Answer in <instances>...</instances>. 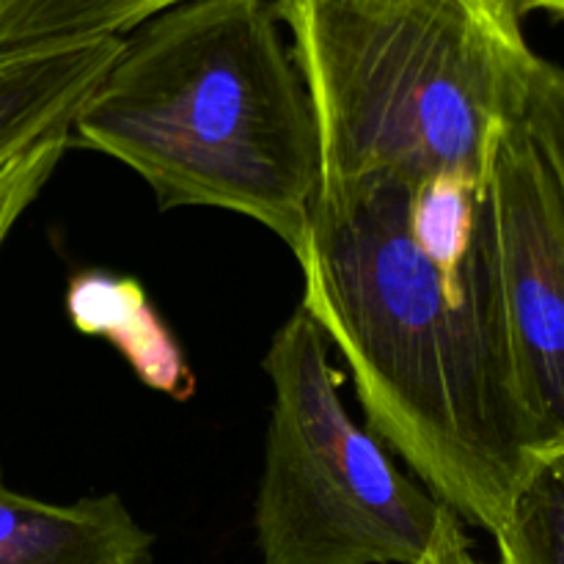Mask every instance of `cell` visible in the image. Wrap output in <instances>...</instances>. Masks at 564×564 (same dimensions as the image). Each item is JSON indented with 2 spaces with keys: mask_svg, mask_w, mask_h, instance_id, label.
I'll return each instance as SVG.
<instances>
[{
  "mask_svg": "<svg viewBox=\"0 0 564 564\" xmlns=\"http://www.w3.org/2000/svg\"><path fill=\"white\" fill-rule=\"evenodd\" d=\"M295 257L301 308L345 358L369 430L496 538L540 455L507 356L488 193L468 253L441 257L413 224V182L323 185Z\"/></svg>",
  "mask_w": 564,
  "mask_h": 564,
  "instance_id": "obj_1",
  "label": "cell"
},
{
  "mask_svg": "<svg viewBox=\"0 0 564 564\" xmlns=\"http://www.w3.org/2000/svg\"><path fill=\"white\" fill-rule=\"evenodd\" d=\"M69 141L135 171L160 209L218 207L301 248L319 132L268 0H191L124 36Z\"/></svg>",
  "mask_w": 564,
  "mask_h": 564,
  "instance_id": "obj_2",
  "label": "cell"
},
{
  "mask_svg": "<svg viewBox=\"0 0 564 564\" xmlns=\"http://www.w3.org/2000/svg\"><path fill=\"white\" fill-rule=\"evenodd\" d=\"M312 99L323 185L488 187L540 55L512 0H279Z\"/></svg>",
  "mask_w": 564,
  "mask_h": 564,
  "instance_id": "obj_3",
  "label": "cell"
},
{
  "mask_svg": "<svg viewBox=\"0 0 564 564\" xmlns=\"http://www.w3.org/2000/svg\"><path fill=\"white\" fill-rule=\"evenodd\" d=\"M273 383L257 494L262 564H413L455 512L352 419L330 345L297 306L262 361Z\"/></svg>",
  "mask_w": 564,
  "mask_h": 564,
  "instance_id": "obj_4",
  "label": "cell"
},
{
  "mask_svg": "<svg viewBox=\"0 0 564 564\" xmlns=\"http://www.w3.org/2000/svg\"><path fill=\"white\" fill-rule=\"evenodd\" d=\"M488 213L512 383L543 460L564 452V187L523 121L496 152Z\"/></svg>",
  "mask_w": 564,
  "mask_h": 564,
  "instance_id": "obj_5",
  "label": "cell"
},
{
  "mask_svg": "<svg viewBox=\"0 0 564 564\" xmlns=\"http://www.w3.org/2000/svg\"><path fill=\"white\" fill-rule=\"evenodd\" d=\"M0 564H154V534L121 496L53 505L11 490L0 468Z\"/></svg>",
  "mask_w": 564,
  "mask_h": 564,
  "instance_id": "obj_6",
  "label": "cell"
},
{
  "mask_svg": "<svg viewBox=\"0 0 564 564\" xmlns=\"http://www.w3.org/2000/svg\"><path fill=\"white\" fill-rule=\"evenodd\" d=\"M124 36L0 53V174L72 127L77 108L121 53Z\"/></svg>",
  "mask_w": 564,
  "mask_h": 564,
  "instance_id": "obj_7",
  "label": "cell"
},
{
  "mask_svg": "<svg viewBox=\"0 0 564 564\" xmlns=\"http://www.w3.org/2000/svg\"><path fill=\"white\" fill-rule=\"evenodd\" d=\"M66 314L80 334L113 345L147 389L191 400L196 378L141 281L102 270L77 273L66 286Z\"/></svg>",
  "mask_w": 564,
  "mask_h": 564,
  "instance_id": "obj_8",
  "label": "cell"
},
{
  "mask_svg": "<svg viewBox=\"0 0 564 564\" xmlns=\"http://www.w3.org/2000/svg\"><path fill=\"white\" fill-rule=\"evenodd\" d=\"M191 0H0V53L124 36Z\"/></svg>",
  "mask_w": 564,
  "mask_h": 564,
  "instance_id": "obj_9",
  "label": "cell"
},
{
  "mask_svg": "<svg viewBox=\"0 0 564 564\" xmlns=\"http://www.w3.org/2000/svg\"><path fill=\"white\" fill-rule=\"evenodd\" d=\"M494 540L496 564H564V452L527 474Z\"/></svg>",
  "mask_w": 564,
  "mask_h": 564,
  "instance_id": "obj_10",
  "label": "cell"
},
{
  "mask_svg": "<svg viewBox=\"0 0 564 564\" xmlns=\"http://www.w3.org/2000/svg\"><path fill=\"white\" fill-rule=\"evenodd\" d=\"M523 127L545 160L551 163L554 174L560 176L564 187V69L551 61L538 58L529 83L527 108H523Z\"/></svg>",
  "mask_w": 564,
  "mask_h": 564,
  "instance_id": "obj_11",
  "label": "cell"
},
{
  "mask_svg": "<svg viewBox=\"0 0 564 564\" xmlns=\"http://www.w3.org/2000/svg\"><path fill=\"white\" fill-rule=\"evenodd\" d=\"M69 147V130L58 132V135L39 143L36 149H31L25 158H20L9 171L0 174V246L9 237L11 226L28 209V204L39 196V191H42L44 182L50 180V174H53L55 165L61 163Z\"/></svg>",
  "mask_w": 564,
  "mask_h": 564,
  "instance_id": "obj_12",
  "label": "cell"
},
{
  "mask_svg": "<svg viewBox=\"0 0 564 564\" xmlns=\"http://www.w3.org/2000/svg\"><path fill=\"white\" fill-rule=\"evenodd\" d=\"M413 564H490V562L479 560V556L474 554V545L466 534V523H463L460 518H455V521L444 529L438 543H435L422 560Z\"/></svg>",
  "mask_w": 564,
  "mask_h": 564,
  "instance_id": "obj_13",
  "label": "cell"
},
{
  "mask_svg": "<svg viewBox=\"0 0 564 564\" xmlns=\"http://www.w3.org/2000/svg\"><path fill=\"white\" fill-rule=\"evenodd\" d=\"M518 9H538L549 11V14H556L564 20V0H512Z\"/></svg>",
  "mask_w": 564,
  "mask_h": 564,
  "instance_id": "obj_14",
  "label": "cell"
}]
</instances>
